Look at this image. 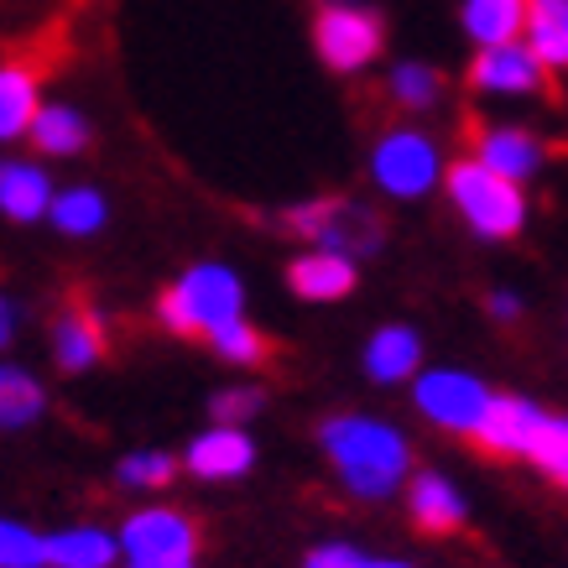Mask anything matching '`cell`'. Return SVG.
<instances>
[{
  "instance_id": "6da1fadb",
  "label": "cell",
  "mask_w": 568,
  "mask_h": 568,
  "mask_svg": "<svg viewBox=\"0 0 568 568\" xmlns=\"http://www.w3.org/2000/svg\"><path fill=\"white\" fill-rule=\"evenodd\" d=\"M324 448L355 496H392L396 480L407 475V444L396 438V428L371 423V417L324 423Z\"/></svg>"
},
{
  "instance_id": "7a4b0ae2",
  "label": "cell",
  "mask_w": 568,
  "mask_h": 568,
  "mask_svg": "<svg viewBox=\"0 0 568 568\" xmlns=\"http://www.w3.org/2000/svg\"><path fill=\"white\" fill-rule=\"evenodd\" d=\"M448 199H454L459 214H465L480 235H490V241H511L521 230V220H527V199H521L517 183L490 173L475 156H459V162L448 168Z\"/></svg>"
},
{
  "instance_id": "3957f363",
  "label": "cell",
  "mask_w": 568,
  "mask_h": 568,
  "mask_svg": "<svg viewBox=\"0 0 568 568\" xmlns=\"http://www.w3.org/2000/svg\"><path fill=\"white\" fill-rule=\"evenodd\" d=\"M156 313H162V324L173 328V334H189V339L214 334L220 324L241 318V282L224 272V266H193L183 282H173L162 293Z\"/></svg>"
},
{
  "instance_id": "277c9868",
  "label": "cell",
  "mask_w": 568,
  "mask_h": 568,
  "mask_svg": "<svg viewBox=\"0 0 568 568\" xmlns=\"http://www.w3.org/2000/svg\"><path fill=\"white\" fill-rule=\"evenodd\" d=\"M282 230L297 241H313L318 251H334V256H371L386 235L381 214L361 209L355 199H313L303 209H287Z\"/></svg>"
},
{
  "instance_id": "5b68a950",
  "label": "cell",
  "mask_w": 568,
  "mask_h": 568,
  "mask_svg": "<svg viewBox=\"0 0 568 568\" xmlns=\"http://www.w3.org/2000/svg\"><path fill=\"white\" fill-rule=\"evenodd\" d=\"M313 42H318V58H324L328 69L355 73L381 52V42H386V21H381L376 11H365V6L324 0L318 17H313Z\"/></svg>"
},
{
  "instance_id": "8992f818",
  "label": "cell",
  "mask_w": 568,
  "mask_h": 568,
  "mask_svg": "<svg viewBox=\"0 0 568 568\" xmlns=\"http://www.w3.org/2000/svg\"><path fill=\"white\" fill-rule=\"evenodd\" d=\"M115 548L125 552L131 568H193V552H199V532L183 511H136L125 521V532Z\"/></svg>"
},
{
  "instance_id": "52a82bcc",
  "label": "cell",
  "mask_w": 568,
  "mask_h": 568,
  "mask_svg": "<svg viewBox=\"0 0 568 568\" xmlns=\"http://www.w3.org/2000/svg\"><path fill=\"white\" fill-rule=\"evenodd\" d=\"M438 178V152L423 131H386L376 146V183L396 199H417Z\"/></svg>"
},
{
  "instance_id": "ba28073f",
  "label": "cell",
  "mask_w": 568,
  "mask_h": 568,
  "mask_svg": "<svg viewBox=\"0 0 568 568\" xmlns=\"http://www.w3.org/2000/svg\"><path fill=\"white\" fill-rule=\"evenodd\" d=\"M485 402H490V392H485L475 376H459V371H433V376L417 381V407H423L438 428L469 433L480 423Z\"/></svg>"
},
{
  "instance_id": "9c48e42d",
  "label": "cell",
  "mask_w": 568,
  "mask_h": 568,
  "mask_svg": "<svg viewBox=\"0 0 568 568\" xmlns=\"http://www.w3.org/2000/svg\"><path fill=\"white\" fill-rule=\"evenodd\" d=\"M42 73H48V58H37L32 48H27V52H11V58L0 63V141L27 136L32 115L42 110V104H37Z\"/></svg>"
},
{
  "instance_id": "30bf717a",
  "label": "cell",
  "mask_w": 568,
  "mask_h": 568,
  "mask_svg": "<svg viewBox=\"0 0 568 568\" xmlns=\"http://www.w3.org/2000/svg\"><path fill=\"white\" fill-rule=\"evenodd\" d=\"M469 84L475 89H506V94H532V89H548L552 79L532 52H527V42H500V48L475 52Z\"/></svg>"
},
{
  "instance_id": "8fae6325",
  "label": "cell",
  "mask_w": 568,
  "mask_h": 568,
  "mask_svg": "<svg viewBox=\"0 0 568 568\" xmlns=\"http://www.w3.org/2000/svg\"><path fill=\"white\" fill-rule=\"evenodd\" d=\"M104 349H110L104 318L89 308L84 297H73L69 308L58 313V324H52V355H58V365L63 371H89V365L104 361Z\"/></svg>"
},
{
  "instance_id": "7c38bea8",
  "label": "cell",
  "mask_w": 568,
  "mask_h": 568,
  "mask_svg": "<svg viewBox=\"0 0 568 568\" xmlns=\"http://www.w3.org/2000/svg\"><path fill=\"white\" fill-rule=\"evenodd\" d=\"M537 407L521 402V396H490L485 402L480 423L469 428V438L485 448V454H527V438L537 428Z\"/></svg>"
},
{
  "instance_id": "4fadbf2b",
  "label": "cell",
  "mask_w": 568,
  "mask_h": 568,
  "mask_svg": "<svg viewBox=\"0 0 568 568\" xmlns=\"http://www.w3.org/2000/svg\"><path fill=\"white\" fill-rule=\"evenodd\" d=\"M465 136H469V146H475V162H485L490 173L511 178V183L542 168V146H537L527 131H485V121H475V115H469Z\"/></svg>"
},
{
  "instance_id": "5bb4252c",
  "label": "cell",
  "mask_w": 568,
  "mask_h": 568,
  "mask_svg": "<svg viewBox=\"0 0 568 568\" xmlns=\"http://www.w3.org/2000/svg\"><path fill=\"white\" fill-rule=\"evenodd\" d=\"M287 282H293L297 297L308 303H334V297L355 293V261L334 256V251H313V256H297L287 266Z\"/></svg>"
},
{
  "instance_id": "9a60e30c",
  "label": "cell",
  "mask_w": 568,
  "mask_h": 568,
  "mask_svg": "<svg viewBox=\"0 0 568 568\" xmlns=\"http://www.w3.org/2000/svg\"><path fill=\"white\" fill-rule=\"evenodd\" d=\"M251 459H256V448L241 428H214L204 438H193L189 448V469L199 480H235L251 469Z\"/></svg>"
},
{
  "instance_id": "2e32d148",
  "label": "cell",
  "mask_w": 568,
  "mask_h": 568,
  "mask_svg": "<svg viewBox=\"0 0 568 568\" xmlns=\"http://www.w3.org/2000/svg\"><path fill=\"white\" fill-rule=\"evenodd\" d=\"M527 52L542 69H568V0H527Z\"/></svg>"
},
{
  "instance_id": "e0dca14e",
  "label": "cell",
  "mask_w": 568,
  "mask_h": 568,
  "mask_svg": "<svg viewBox=\"0 0 568 568\" xmlns=\"http://www.w3.org/2000/svg\"><path fill=\"white\" fill-rule=\"evenodd\" d=\"M115 537L100 527H69V532L42 537V568H110L115 564Z\"/></svg>"
},
{
  "instance_id": "ac0fdd59",
  "label": "cell",
  "mask_w": 568,
  "mask_h": 568,
  "mask_svg": "<svg viewBox=\"0 0 568 568\" xmlns=\"http://www.w3.org/2000/svg\"><path fill=\"white\" fill-rule=\"evenodd\" d=\"M27 136H32V146L42 156H73L89 146V125L79 110H69V104H48V110L32 115Z\"/></svg>"
},
{
  "instance_id": "d6986e66",
  "label": "cell",
  "mask_w": 568,
  "mask_h": 568,
  "mask_svg": "<svg viewBox=\"0 0 568 568\" xmlns=\"http://www.w3.org/2000/svg\"><path fill=\"white\" fill-rule=\"evenodd\" d=\"M52 204V189L42 168L32 162H6L0 168V209L11 214V220H37V214H48Z\"/></svg>"
},
{
  "instance_id": "ffe728a7",
  "label": "cell",
  "mask_w": 568,
  "mask_h": 568,
  "mask_svg": "<svg viewBox=\"0 0 568 568\" xmlns=\"http://www.w3.org/2000/svg\"><path fill=\"white\" fill-rule=\"evenodd\" d=\"M413 521L423 532H454L465 521V500L454 496V485L438 475H423L413 485Z\"/></svg>"
},
{
  "instance_id": "44dd1931",
  "label": "cell",
  "mask_w": 568,
  "mask_h": 568,
  "mask_svg": "<svg viewBox=\"0 0 568 568\" xmlns=\"http://www.w3.org/2000/svg\"><path fill=\"white\" fill-rule=\"evenodd\" d=\"M521 17H527V0H469L465 6V27L480 48H500L521 32Z\"/></svg>"
},
{
  "instance_id": "7402d4cb",
  "label": "cell",
  "mask_w": 568,
  "mask_h": 568,
  "mask_svg": "<svg viewBox=\"0 0 568 568\" xmlns=\"http://www.w3.org/2000/svg\"><path fill=\"white\" fill-rule=\"evenodd\" d=\"M42 407H48V396H42L37 376H27L21 365H0V428H27L42 417Z\"/></svg>"
},
{
  "instance_id": "603a6c76",
  "label": "cell",
  "mask_w": 568,
  "mask_h": 568,
  "mask_svg": "<svg viewBox=\"0 0 568 568\" xmlns=\"http://www.w3.org/2000/svg\"><path fill=\"white\" fill-rule=\"evenodd\" d=\"M417 365V334L413 328H381L376 339H371V349H365V371L376 381H402L413 376Z\"/></svg>"
},
{
  "instance_id": "cb8c5ba5",
  "label": "cell",
  "mask_w": 568,
  "mask_h": 568,
  "mask_svg": "<svg viewBox=\"0 0 568 568\" xmlns=\"http://www.w3.org/2000/svg\"><path fill=\"white\" fill-rule=\"evenodd\" d=\"M527 459H537L568 490V423L564 417H548V413L537 417L532 438H527Z\"/></svg>"
},
{
  "instance_id": "d4e9b609",
  "label": "cell",
  "mask_w": 568,
  "mask_h": 568,
  "mask_svg": "<svg viewBox=\"0 0 568 568\" xmlns=\"http://www.w3.org/2000/svg\"><path fill=\"white\" fill-rule=\"evenodd\" d=\"M438 89H444L438 73L423 69V63H407V69H396L392 79H386V100H392L396 110H428V104L438 100Z\"/></svg>"
},
{
  "instance_id": "484cf974",
  "label": "cell",
  "mask_w": 568,
  "mask_h": 568,
  "mask_svg": "<svg viewBox=\"0 0 568 568\" xmlns=\"http://www.w3.org/2000/svg\"><path fill=\"white\" fill-rule=\"evenodd\" d=\"M214 349H220L224 361H235V365H261V361H272V345H266V334H256L251 324H241V318H230V324H220L214 334Z\"/></svg>"
},
{
  "instance_id": "4316f807",
  "label": "cell",
  "mask_w": 568,
  "mask_h": 568,
  "mask_svg": "<svg viewBox=\"0 0 568 568\" xmlns=\"http://www.w3.org/2000/svg\"><path fill=\"white\" fill-rule=\"evenodd\" d=\"M48 209H52V220H58V230H69V235H89V230L104 224V199L94 189H73Z\"/></svg>"
},
{
  "instance_id": "83f0119b",
  "label": "cell",
  "mask_w": 568,
  "mask_h": 568,
  "mask_svg": "<svg viewBox=\"0 0 568 568\" xmlns=\"http://www.w3.org/2000/svg\"><path fill=\"white\" fill-rule=\"evenodd\" d=\"M0 568H42V537L21 521L0 517Z\"/></svg>"
},
{
  "instance_id": "f1b7e54d",
  "label": "cell",
  "mask_w": 568,
  "mask_h": 568,
  "mask_svg": "<svg viewBox=\"0 0 568 568\" xmlns=\"http://www.w3.org/2000/svg\"><path fill=\"white\" fill-rule=\"evenodd\" d=\"M173 459L168 454H131L121 459V485H141V490H162V485L173 480Z\"/></svg>"
},
{
  "instance_id": "f546056e",
  "label": "cell",
  "mask_w": 568,
  "mask_h": 568,
  "mask_svg": "<svg viewBox=\"0 0 568 568\" xmlns=\"http://www.w3.org/2000/svg\"><path fill=\"white\" fill-rule=\"evenodd\" d=\"M261 407V392H220L214 396V417H220V428H235L241 417H251Z\"/></svg>"
},
{
  "instance_id": "4dcf8cb0",
  "label": "cell",
  "mask_w": 568,
  "mask_h": 568,
  "mask_svg": "<svg viewBox=\"0 0 568 568\" xmlns=\"http://www.w3.org/2000/svg\"><path fill=\"white\" fill-rule=\"evenodd\" d=\"M303 568H365V558L355 548H318Z\"/></svg>"
},
{
  "instance_id": "1f68e13d",
  "label": "cell",
  "mask_w": 568,
  "mask_h": 568,
  "mask_svg": "<svg viewBox=\"0 0 568 568\" xmlns=\"http://www.w3.org/2000/svg\"><path fill=\"white\" fill-rule=\"evenodd\" d=\"M11 328H17V308H11V303L0 297V345L11 339Z\"/></svg>"
},
{
  "instance_id": "d6a6232c",
  "label": "cell",
  "mask_w": 568,
  "mask_h": 568,
  "mask_svg": "<svg viewBox=\"0 0 568 568\" xmlns=\"http://www.w3.org/2000/svg\"><path fill=\"white\" fill-rule=\"evenodd\" d=\"M490 313L496 318H517V297H490Z\"/></svg>"
},
{
  "instance_id": "836d02e7",
  "label": "cell",
  "mask_w": 568,
  "mask_h": 568,
  "mask_svg": "<svg viewBox=\"0 0 568 568\" xmlns=\"http://www.w3.org/2000/svg\"><path fill=\"white\" fill-rule=\"evenodd\" d=\"M365 568H407V564H392V558H381V564H365Z\"/></svg>"
}]
</instances>
